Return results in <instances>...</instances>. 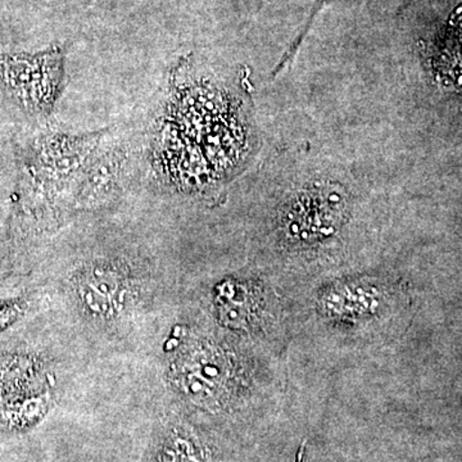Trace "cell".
Wrapping results in <instances>:
<instances>
[{
  "label": "cell",
  "instance_id": "cell-2",
  "mask_svg": "<svg viewBox=\"0 0 462 462\" xmlns=\"http://www.w3.org/2000/svg\"><path fill=\"white\" fill-rule=\"evenodd\" d=\"M176 385L188 396L209 401L233 393L238 385L229 358L209 346L197 345L179 358L173 370Z\"/></svg>",
  "mask_w": 462,
  "mask_h": 462
},
{
  "label": "cell",
  "instance_id": "cell-3",
  "mask_svg": "<svg viewBox=\"0 0 462 462\" xmlns=\"http://www.w3.org/2000/svg\"><path fill=\"white\" fill-rule=\"evenodd\" d=\"M387 305V291L374 282H337L318 294V310L334 324H363L376 318Z\"/></svg>",
  "mask_w": 462,
  "mask_h": 462
},
{
  "label": "cell",
  "instance_id": "cell-6",
  "mask_svg": "<svg viewBox=\"0 0 462 462\" xmlns=\"http://www.w3.org/2000/svg\"><path fill=\"white\" fill-rule=\"evenodd\" d=\"M20 314V309L16 306H5L0 309V328L7 327L9 322L14 320Z\"/></svg>",
  "mask_w": 462,
  "mask_h": 462
},
{
  "label": "cell",
  "instance_id": "cell-5",
  "mask_svg": "<svg viewBox=\"0 0 462 462\" xmlns=\"http://www.w3.org/2000/svg\"><path fill=\"white\" fill-rule=\"evenodd\" d=\"M215 306L225 327L234 330L252 329L263 316V289L251 282H224L216 289Z\"/></svg>",
  "mask_w": 462,
  "mask_h": 462
},
{
  "label": "cell",
  "instance_id": "cell-4",
  "mask_svg": "<svg viewBox=\"0 0 462 462\" xmlns=\"http://www.w3.org/2000/svg\"><path fill=\"white\" fill-rule=\"evenodd\" d=\"M129 281L111 264H91L76 282L79 300L90 315L111 319L120 314L129 298Z\"/></svg>",
  "mask_w": 462,
  "mask_h": 462
},
{
  "label": "cell",
  "instance_id": "cell-1",
  "mask_svg": "<svg viewBox=\"0 0 462 462\" xmlns=\"http://www.w3.org/2000/svg\"><path fill=\"white\" fill-rule=\"evenodd\" d=\"M65 51L53 47L36 54H2L0 88L26 114L47 116L63 88Z\"/></svg>",
  "mask_w": 462,
  "mask_h": 462
}]
</instances>
